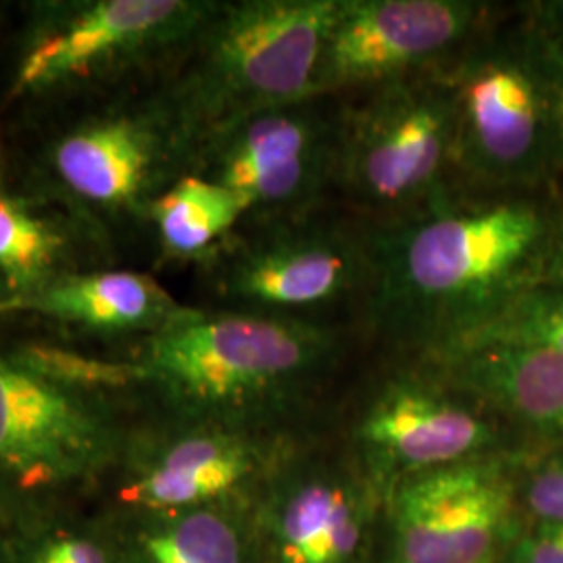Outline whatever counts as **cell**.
Segmentation results:
<instances>
[{"label": "cell", "mask_w": 563, "mask_h": 563, "mask_svg": "<svg viewBox=\"0 0 563 563\" xmlns=\"http://www.w3.org/2000/svg\"><path fill=\"white\" fill-rule=\"evenodd\" d=\"M532 192L455 190L367 225L365 323L411 357L474 341L562 251V211Z\"/></svg>", "instance_id": "obj_1"}, {"label": "cell", "mask_w": 563, "mask_h": 563, "mask_svg": "<svg viewBox=\"0 0 563 563\" xmlns=\"http://www.w3.org/2000/svg\"><path fill=\"white\" fill-rule=\"evenodd\" d=\"M141 411L115 353L0 318V504L88 507Z\"/></svg>", "instance_id": "obj_2"}, {"label": "cell", "mask_w": 563, "mask_h": 563, "mask_svg": "<svg viewBox=\"0 0 563 563\" xmlns=\"http://www.w3.org/2000/svg\"><path fill=\"white\" fill-rule=\"evenodd\" d=\"M190 162L162 80L146 81L11 115L2 188L57 205L121 255L146 236L148 207Z\"/></svg>", "instance_id": "obj_3"}, {"label": "cell", "mask_w": 563, "mask_h": 563, "mask_svg": "<svg viewBox=\"0 0 563 563\" xmlns=\"http://www.w3.org/2000/svg\"><path fill=\"white\" fill-rule=\"evenodd\" d=\"M142 409L288 430L286 420L341 360L336 323L184 305L120 351Z\"/></svg>", "instance_id": "obj_4"}, {"label": "cell", "mask_w": 563, "mask_h": 563, "mask_svg": "<svg viewBox=\"0 0 563 563\" xmlns=\"http://www.w3.org/2000/svg\"><path fill=\"white\" fill-rule=\"evenodd\" d=\"M216 2H21L2 109L15 115L162 80Z\"/></svg>", "instance_id": "obj_5"}, {"label": "cell", "mask_w": 563, "mask_h": 563, "mask_svg": "<svg viewBox=\"0 0 563 563\" xmlns=\"http://www.w3.org/2000/svg\"><path fill=\"white\" fill-rule=\"evenodd\" d=\"M336 0H218L162 78L192 155L249 113L313 95ZM192 163V162H190Z\"/></svg>", "instance_id": "obj_6"}, {"label": "cell", "mask_w": 563, "mask_h": 563, "mask_svg": "<svg viewBox=\"0 0 563 563\" xmlns=\"http://www.w3.org/2000/svg\"><path fill=\"white\" fill-rule=\"evenodd\" d=\"M455 118L457 181L470 192H532L560 174L562 67L523 21L483 27L441 63Z\"/></svg>", "instance_id": "obj_7"}, {"label": "cell", "mask_w": 563, "mask_h": 563, "mask_svg": "<svg viewBox=\"0 0 563 563\" xmlns=\"http://www.w3.org/2000/svg\"><path fill=\"white\" fill-rule=\"evenodd\" d=\"M339 101L334 195L360 222H395L462 190L453 102L441 65Z\"/></svg>", "instance_id": "obj_8"}, {"label": "cell", "mask_w": 563, "mask_h": 563, "mask_svg": "<svg viewBox=\"0 0 563 563\" xmlns=\"http://www.w3.org/2000/svg\"><path fill=\"white\" fill-rule=\"evenodd\" d=\"M295 444L288 430L142 409L88 509L99 516H130L255 507Z\"/></svg>", "instance_id": "obj_9"}, {"label": "cell", "mask_w": 563, "mask_h": 563, "mask_svg": "<svg viewBox=\"0 0 563 563\" xmlns=\"http://www.w3.org/2000/svg\"><path fill=\"white\" fill-rule=\"evenodd\" d=\"M222 309L330 322L344 305L362 309L369 284L367 225L323 205L301 216L242 222L199 265Z\"/></svg>", "instance_id": "obj_10"}, {"label": "cell", "mask_w": 563, "mask_h": 563, "mask_svg": "<svg viewBox=\"0 0 563 563\" xmlns=\"http://www.w3.org/2000/svg\"><path fill=\"white\" fill-rule=\"evenodd\" d=\"M341 144V101L307 97L230 121L205 136L190 174L241 199L242 222H269L328 205Z\"/></svg>", "instance_id": "obj_11"}, {"label": "cell", "mask_w": 563, "mask_h": 563, "mask_svg": "<svg viewBox=\"0 0 563 563\" xmlns=\"http://www.w3.org/2000/svg\"><path fill=\"white\" fill-rule=\"evenodd\" d=\"M386 376L353 426V453L365 478L388 493L397 484L501 451V420L437 363Z\"/></svg>", "instance_id": "obj_12"}, {"label": "cell", "mask_w": 563, "mask_h": 563, "mask_svg": "<svg viewBox=\"0 0 563 563\" xmlns=\"http://www.w3.org/2000/svg\"><path fill=\"white\" fill-rule=\"evenodd\" d=\"M486 21L474 0H336L313 95L341 99L434 69Z\"/></svg>", "instance_id": "obj_13"}, {"label": "cell", "mask_w": 563, "mask_h": 563, "mask_svg": "<svg viewBox=\"0 0 563 563\" xmlns=\"http://www.w3.org/2000/svg\"><path fill=\"white\" fill-rule=\"evenodd\" d=\"M388 495V563H499L518 541L520 493L501 453L411 476Z\"/></svg>", "instance_id": "obj_14"}, {"label": "cell", "mask_w": 563, "mask_h": 563, "mask_svg": "<svg viewBox=\"0 0 563 563\" xmlns=\"http://www.w3.org/2000/svg\"><path fill=\"white\" fill-rule=\"evenodd\" d=\"M374 484L360 465L284 457L255 505L263 563H362Z\"/></svg>", "instance_id": "obj_15"}, {"label": "cell", "mask_w": 563, "mask_h": 563, "mask_svg": "<svg viewBox=\"0 0 563 563\" xmlns=\"http://www.w3.org/2000/svg\"><path fill=\"white\" fill-rule=\"evenodd\" d=\"M181 307L153 274L121 265L65 276L0 307V318H25L71 342L120 351L155 334Z\"/></svg>", "instance_id": "obj_16"}, {"label": "cell", "mask_w": 563, "mask_h": 563, "mask_svg": "<svg viewBox=\"0 0 563 563\" xmlns=\"http://www.w3.org/2000/svg\"><path fill=\"white\" fill-rule=\"evenodd\" d=\"M104 267H121L111 242L57 205L0 186V307Z\"/></svg>", "instance_id": "obj_17"}, {"label": "cell", "mask_w": 563, "mask_h": 563, "mask_svg": "<svg viewBox=\"0 0 563 563\" xmlns=\"http://www.w3.org/2000/svg\"><path fill=\"white\" fill-rule=\"evenodd\" d=\"M423 360L437 363L499 420L563 443V353L493 342Z\"/></svg>", "instance_id": "obj_18"}, {"label": "cell", "mask_w": 563, "mask_h": 563, "mask_svg": "<svg viewBox=\"0 0 563 563\" xmlns=\"http://www.w3.org/2000/svg\"><path fill=\"white\" fill-rule=\"evenodd\" d=\"M99 518L111 532L118 563H263L255 507Z\"/></svg>", "instance_id": "obj_19"}, {"label": "cell", "mask_w": 563, "mask_h": 563, "mask_svg": "<svg viewBox=\"0 0 563 563\" xmlns=\"http://www.w3.org/2000/svg\"><path fill=\"white\" fill-rule=\"evenodd\" d=\"M244 220L236 195L216 181L186 174L148 207L146 236L155 242L159 263L201 265Z\"/></svg>", "instance_id": "obj_20"}, {"label": "cell", "mask_w": 563, "mask_h": 563, "mask_svg": "<svg viewBox=\"0 0 563 563\" xmlns=\"http://www.w3.org/2000/svg\"><path fill=\"white\" fill-rule=\"evenodd\" d=\"M7 563H118V553L88 507H53L20 516Z\"/></svg>", "instance_id": "obj_21"}, {"label": "cell", "mask_w": 563, "mask_h": 563, "mask_svg": "<svg viewBox=\"0 0 563 563\" xmlns=\"http://www.w3.org/2000/svg\"><path fill=\"white\" fill-rule=\"evenodd\" d=\"M493 342L541 346L563 353V246L543 274L462 349Z\"/></svg>", "instance_id": "obj_22"}, {"label": "cell", "mask_w": 563, "mask_h": 563, "mask_svg": "<svg viewBox=\"0 0 563 563\" xmlns=\"http://www.w3.org/2000/svg\"><path fill=\"white\" fill-rule=\"evenodd\" d=\"M518 493L537 523H563V443L539 457Z\"/></svg>", "instance_id": "obj_23"}, {"label": "cell", "mask_w": 563, "mask_h": 563, "mask_svg": "<svg viewBox=\"0 0 563 563\" xmlns=\"http://www.w3.org/2000/svg\"><path fill=\"white\" fill-rule=\"evenodd\" d=\"M509 562L563 563V523H534L511 547Z\"/></svg>", "instance_id": "obj_24"}, {"label": "cell", "mask_w": 563, "mask_h": 563, "mask_svg": "<svg viewBox=\"0 0 563 563\" xmlns=\"http://www.w3.org/2000/svg\"><path fill=\"white\" fill-rule=\"evenodd\" d=\"M526 23L532 34L543 44L549 57L555 60L563 71V0L530 2L523 9Z\"/></svg>", "instance_id": "obj_25"}, {"label": "cell", "mask_w": 563, "mask_h": 563, "mask_svg": "<svg viewBox=\"0 0 563 563\" xmlns=\"http://www.w3.org/2000/svg\"><path fill=\"white\" fill-rule=\"evenodd\" d=\"M18 520H20V514H15L11 507L0 504V563H7L9 560V549H11Z\"/></svg>", "instance_id": "obj_26"}, {"label": "cell", "mask_w": 563, "mask_h": 563, "mask_svg": "<svg viewBox=\"0 0 563 563\" xmlns=\"http://www.w3.org/2000/svg\"><path fill=\"white\" fill-rule=\"evenodd\" d=\"M555 123H558V167H560V174H563V86L558 99Z\"/></svg>", "instance_id": "obj_27"}, {"label": "cell", "mask_w": 563, "mask_h": 563, "mask_svg": "<svg viewBox=\"0 0 563 563\" xmlns=\"http://www.w3.org/2000/svg\"><path fill=\"white\" fill-rule=\"evenodd\" d=\"M0 186H2V139H0Z\"/></svg>", "instance_id": "obj_28"}]
</instances>
